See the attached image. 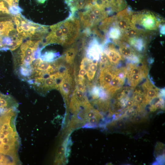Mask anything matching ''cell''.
Instances as JSON below:
<instances>
[{
  "instance_id": "obj_1",
  "label": "cell",
  "mask_w": 165,
  "mask_h": 165,
  "mask_svg": "<svg viewBox=\"0 0 165 165\" xmlns=\"http://www.w3.org/2000/svg\"><path fill=\"white\" fill-rule=\"evenodd\" d=\"M80 25L79 19L73 16H69L65 20L51 26V31L43 42V46L51 43L65 46L71 45L79 35Z\"/></svg>"
},
{
  "instance_id": "obj_2",
  "label": "cell",
  "mask_w": 165,
  "mask_h": 165,
  "mask_svg": "<svg viewBox=\"0 0 165 165\" xmlns=\"http://www.w3.org/2000/svg\"><path fill=\"white\" fill-rule=\"evenodd\" d=\"M164 19L159 15L148 10L133 12L130 24L140 31L148 33L160 29Z\"/></svg>"
},
{
  "instance_id": "obj_3",
  "label": "cell",
  "mask_w": 165,
  "mask_h": 165,
  "mask_svg": "<svg viewBox=\"0 0 165 165\" xmlns=\"http://www.w3.org/2000/svg\"><path fill=\"white\" fill-rule=\"evenodd\" d=\"M13 19L16 27V30L20 36L23 39L29 37L35 39L47 33L48 27L34 23L29 21L20 14L14 16Z\"/></svg>"
},
{
  "instance_id": "obj_4",
  "label": "cell",
  "mask_w": 165,
  "mask_h": 165,
  "mask_svg": "<svg viewBox=\"0 0 165 165\" xmlns=\"http://www.w3.org/2000/svg\"><path fill=\"white\" fill-rule=\"evenodd\" d=\"M109 15L107 12L91 3L78 12L80 24L85 29H94Z\"/></svg>"
},
{
  "instance_id": "obj_5",
  "label": "cell",
  "mask_w": 165,
  "mask_h": 165,
  "mask_svg": "<svg viewBox=\"0 0 165 165\" xmlns=\"http://www.w3.org/2000/svg\"><path fill=\"white\" fill-rule=\"evenodd\" d=\"M91 3L107 12L109 15L124 9L127 6L126 0H92Z\"/></svg>"
},
{
  "instance_id": "obj_6",
  "label": "cell",
  "mask_w": 165,
  "mask_h": 165,
  "mask_svg": "<svg viewBox=\"0 0 165 165\" xmlns=\"http://www.w3.org/2000/svg\"><path fill=\"white\" fill-rule=\"evenodd\" d=\"M133 12L131 9L127 7L112 16L113 24L120 29L123 34L130 25Z\"/></svg>"
},
{
  "instance_id": "obj_7",
  "label": "cell",
  "mask_w": 165,
  "mask_h": 165,
  "mask_svg": "<svg viewBox=\"0 0 165 165\" xmlns=\"http://www.w3.org/2000/svg\"><path fill=\"white\" fill-rule=\"evenodd\" d=\"M14 24L13 17H0V38L2 41L4 37L16 38L19 36Z\"/></svg>"
},
{
  "instance_id": "obj_8",
  "label": "cell",
  "mask_w": 165,
  "mask_h": 165,
  "mask_svg": "<svg viewBox=\"0 0 165 165\" xmlns=\"http://www.w3.org/2000/svg\"><path fill=\"white\" fill-rule=\"evenodd\" d=\"M87 50V55L90 60L98 61L101 53L103 51V47L99 43L96 36L90 38Z\"/></svg>"
},
{
  "instance_id": "obj_9",
  "label": "cell",
  "mask_w": 165,
  "mask_h": 165,
  "mask_svg": "<svg viewBox=\"0 0 165 165\" xmlns=\"http://www.w3.org/2000/svg\"><path fill=\"white\" fill-rule=\"evenodd\" d=\"M18 107V102L13 97L0 92V114L17 108Z\"/></svg>"
},
{
  "instance_id": "obj_10",
  "label": "cell",
  "mask_w": 165,
  "mask_h": 165,
  "mask_svg": "<svg viewBox=\"0 0 165 165\" xmlns=\"http://www.w3.org/2000/svg\"><path fill=\"white\" fill-rule=\"evenodd\" d=\"M92 0H65L64 2L70 9L71 14L69 16H73L75 13L85 8L91 3Z\"/></svg>"
},
{
  "instance_id": "obj_11",
  "label": "cell",
  "mask_w": 165,
  "mask_h": 165,
  "mask_svg": "<svg viewBox=\"0 0 165 165\" xmlns=\"http://www.w3.org/2000/svg\"><path fill=\"white\" fill-rule=\"evenodd\" d=\"M142 86L144 91V97L143 102L144 104H148L152 100L157 97L158 94V89L154 88L148 80L144 83Z\"/></svg>"
},
{
  "instance_id": "obj_12",
  "label": "cell",
  "mask_w": 165,
  "mask_h": 165,
  "mask_svg": "<svg viewBox=\"0 0 165 165\" xmlns=\"http://www.w3.org/2000/svg\"><path fill=\"white\" fill-rule=\"evenodd\" d=\"M114 72L108 68H104L101 70L100 76V81L101 86L106 90L114 77Z\"/></svg>"
},
{
  "instance_id": "obj_13",
  "label": "cell",
  "mask_w": 165,
  "mask_h": 165,
  "mask_svg": "<svg viewBox=\"0 0 165 165\" xmlns=\"http://www.w3.org/2000/svg\"><path fill=\"white\" fill-rule=\"evenodd\" d=\"M125 80L122 79L114 73V77L106 90L109 92L113 93L119 89L124 84Z\"/></svg>"
},
{
  "instance_id": "obj_14",
  "label": "cell",
  "mask_w": 165,
  "mask_h": 165,
  "mask_svg": "<svg viewBox=\"0 0 165 165\" xmlns=\"http://www.w3.org/2000/svg\"><path fill=\"white\" fill-rule=\"evenodd\" d=\"M117 42L119 45V52L122 56L127 58L135 54L132 48L127 43L119 41Z\"/></svg>"
},
{
  "instance_id": "obj_15",
  "label": "cell",
  "mask_w": 165,
  "mask_h": 165,
  "mask_svg": "<svg viewBox=\"0 0 165 165\" xmlns=\"http://www.w3.org/2000/svg\"><path fill=\"white\" fill-rule=\"evenodd\" d=\"M70 76L66 74L64 75L59 86V89L64 95L68 94L70 91L71 87V81Z\"/></svg>"
},
{
  "instance_id": "obj_16",
  "label": "cell",
  "mask_w": 165,
  "mask_h": 165,
  "mask_svg": "<svg viewBox=\"0 0 165 165\" xmlns=\"http://www.w3.org/2000/svg\"><path fill=\"white\" fill-rule=\"evenodd\" d=\"M76 50L75 48L72 47L68 49L65 53V58L66 61L68 63L72 62L74 59Z\"/></svg>"
},
{
  "instance_id": "obj_17",
  "label": "cell",
  "mask_w": 165,
  "mask_h": 165,
  "mask_svg": "<svg viewBox=\"0 0 165 165\" xmlns=\"http://www.w3.org/2000/svg\"><path fill=\"white\" fill-rule=\"evenodd\" d=\"M57 55V53H55L52 51H48L40 56V58L43 61L48 62L53 60Z\"/></svg>"
},
{
  "instance_id": "obj_18",
  "label": "cell",
  "mask_w": 165,
  "mask_h": 165,
  "mask_svg": "<svg viewBox=\"0 0 165 165\" xmlns=\"http://www.w3.org/2000/svg\"><path fill=\"white\" fill-rule=\"evenodd\" d=\"M22 11L18 6H13L9 7V11L11 15L15 16L20 13Z\"/></svg>"
},
{
  "instance_id": "obj_19",
  "label": "cell",
  "mask_w": 165,
  "mask_h": 165,
  "mask_svg": "<svg viewBox=\"0 0 165 165\" xmlns=\"http://www.w3.org/2000/svg\"><path fill=\"white\" fill-rule=\"evenodd\" d=\"M126 59L130 63L132 64L139 63L140 61L139 58L135 54L132 55Z\"/></svg>"
},
{
  "instance_id": "obj_20",
  "label": "cell",
  "mask_w": 165,
  "mask_h": 165,
  "mask_svg": "<svg viewBox=\"0 0 165 165\" xmlns=\"http://www.w3.org/2000/svg\"><path fill=\"white\" fill-rule=\"evenodd\" d=\"M99 59L101 66L105 65L108 62L107 57L103 51L101 53Z\"/></svg>"
},
{
  "instance_id": "obj_21",
  "label": "cell",
  "mask_w": 165,
  "mask_h": 165,
  "mask_svg": "<svg viewBox=\"0 0 165 165\" xmlns=\"http://www.w3.org/2000/svg\"><path fill=\"white\" fill-rule=\"evenodd\" d=\"M116 126L118 129L123 130L126 127V124L123 120H119L116 122Z\"/></svg>"
},
{
  "instance_id": "obj_22",
  "label": "cell",
  "mask_w": 165,
  "mask_h": 165,
  "mask_svg": "<svg viewBox=\"0 0 165 165\" xmlns=\"http://www.w3.org/2000/svg\"><path fill=\"white\" fill-rule=\"evenodd\" d=\"M80 69L79 72V77L82 78H83L84 76L86 74V71L85 68V66L84 65L81 63L80 65Z\"/></svg>"
},
{
  "instance_id": "obj_23",
  "label": "cell",
  "mask_w": 165,
  "mask_h": 165,
  "mask_svg": "<svg viewBox=\"0 0 165 165\" xmlns=\"http://www.w3.org/2000/svg\"><path fill=\"white\" fill-rule=\"evenodd\" d=\"M92 93L94 98H97L99 96L100 88L97 86L94 87L93 89Z\"/></svg>"
},
{
  "instance_id": "obj_24",
  "label": "cell",
  "mask_w": 165,
  "mask_h": 165,
  "mask_svg": "<svg viewBox=\"0 0 165 165\" xmlns=\"http://www.w3.org/2000/svg\"><path fill=\"white\" fill-rule=\"evenodd\" d=\"M86 73L88 79L89 80H91L94 78L95 72L92 71L88 68Z\"/></svg>"
},
{
  "instance_id": "obj_25",
  "label": "cell",
  "mask_w": 165,
  "mask_h": 165,
  "mask_svg": "<svg viewBox=\"0 0 165 165\" xmlns=\"http://www.w3.org/2000/svg\"><path fill=\"white\" fill-rule=\"evenodd\" d=\"M77 89L82 92L84 91L85 90V86L81 81H79V82Z\"/></svg>"
},
{
  "instance_id": "obj_26",
  "label": "cell",
  "mask_w": 165,
  "mask_h": 165,
  "mask_svg": "<svg viewBox=\"0 0 165 165\" xmlns=\"http://www.w3.org/2000/svg\"><path fill=\"white\" fill-rule=\"evenodd\" d=\"M75 95L77 97L81 98L83 96V92L77 89L76 90Z\"/></svg>"
},
{
  "instance_id": "obj_27",
  "label": "cell",
  "mask_w": 165,
  "mask_h": 165,
  "mask_svg": "<svg viewBox=\"0 0 165 165\" xmlns=\"http://www.w3.org/2000/svg\"><path fill=\"white\" fill-rule=\"evenodd\" d=\"M142 117L139 116H135L134 119V122L135 123H139L142 121Z\"/></svg>"
},
{
  "instance_id": "obj_28",
  "label": "cell",
  "mask_w": 165,
  "mask_h": 165,
  "mask_svg": "<svg viewBox=\"0 0 165 165\" xmlns=\"http://www.w3.org/2000/svg\"><path fill=\"white\" fill-rule=\"evenodd\" d=\"M126 104L128 108L131 107L134 104L133 102L130 100H127L126 102Z\"/></svg>"
},
{
  "instance_id": "obj_29",
  "label": "cell",
  "mask_w": 165,
  "mask_h": 165,
  "mask_svg": "<svg viewBox=\"0 0 165 165\" xmlns=\"http://www.w3.org/2000/svg\"><path fill=\"white\" fill-rule=\"evenodd\" d=\"M160 32L163 35L165 34V25L163 24L161 26L160 28Z\"/></svg>"
},
{
  "instance_id": "obj_30",
  "label": "cell",
  "mask_w": 165,
  "mask_h": 165,
  "mask_svg": "<svg viewBox=\"0 0 165 165\" xmlns=\"http://www.w3.org/2000/svg\"><path fill=\"white\" fill-rule=\"evenodd\" d=\"M132 113L131 109H129L126 111L125 114L128 116H130L132 115Z\"/></svg>"
},
{
  "instance_id": "obj_31",
  "label": "cell",
  "mask_w": 165,
  "mask_h": 165,
  "mask_svg": "<svg viewBox=\"0 0 165 165\" xmlns=\"http://www.w3.org/2000/svg\"><path fill=\"white\" fill-rule=\"evenodd\" d=\"M36 1L38 3H43L45 2L46 0H36Z\"/></svg>"
}]
</instances>
